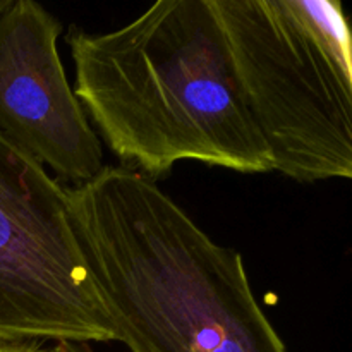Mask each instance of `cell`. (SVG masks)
I'll use <instances>...</instances> for the list:
<instances>
[{
	"label": "cell",
	"mask_w": 352,
	"mask_h": 352,
	"mask_svg": "<svg viewBox=\"0 0 352 352\" xmlns=\"http://www.w3.org/2000/svg\"><path fill=\"white\" fill-rule=\"evenodd\" d=\"M62 24L38 2L0 14V134L58 179L81 186L103 168V146L58 55Z\"/></svg>",
	"instance_id": "5"
},
{
	"label": "cell",
	"mask_w": 352,
	"mask_h": 352,
	"mask_svg": "<svg viewBox=\"0 0 352 352\" xmlns=\"http://www.w3.org/2000/svg\"><path fill=\"white\" fill-rule=\"evenodd\" d=\"M274 170L352 177V40L340 0H212Z\"/></svg>",
	"instance_id": "3"
},
{
	"label": "cell",
	"mask_w": 352,
	"mask_h": 352,
	"mask_svg": "<svg viewBox=\"0 0 352 352\" xmlns=\"http://www.w3.org/2000/svg\"><path fill=\"white\" fill-rule=\"evenodd\" d=\"M67 198L96 291L131 352H287L243 256L155 181L105 167Z\"/></svg>",
	"instance_id": "2"
},
{
	"label": "cell",
	"mask_w": 352,
	"mask_h": 352,
	"mask_svg": "<svg viewBox=\"0 0 352 352\" xmlns=\"http://www.w3.org/2000/svg\"><path fill=\"white\" fill-rule=\"evenodd\" d=\"M0 352H43L40 342H0Z\"/></svg>",
	"instance_id": "6"
},
{
	"label": "cell",
	"mask_w": 352,
	"mask_h": 352,
	"mask_svg": "<svg viewBox=\"0 0 352 352\" xmlns=\"http://www.w3.org/2000/svg\"><path fill=\"white\" fill-rule=\"evenodd\" d=\"M43 352H95L88 342H54L50 349Z\"/></svg>",
	"instance_id": "7"
},
{
	"label": "cell",
	"mask_w": 352,
	"mask_h": 352,
	"mask_svg": "<svg viewBox=\"0 0 352 352\" xmlns=\"http://www.w3.org/2000/svg\"><path fill=\"white\" fill-rule=\"evenodd\" d=\"M74 95L122 162L148 179L179 162L274 170L212 0H160L109 33L69 36Z\"/></svg>",
	"instance_id": "1"
},
{
	"label": "cell",
	"mask_w": 352,
	"mask_h": 352,
	"mask_svg": "<svg viewBox=\"0 0 352 352\" xmlns=\"http://www.w3.org/2000/svg\"><path fill=\"white\" fill-rule=\"evenodd\" d=\"M113 342L67 188L0 134V342Z\"/></svg>",
	"instance_id": "4"
},
{
	"label": "cell",
	"mask_w": 352,
	"mask_h": 352,
	"mask_svg": "<svg viewBox=\"0 0 352 352\" xmlns=\"http://www.w3.org/2000/svg\"><path fill=\"white\" fill-rule=\"evenodd\" d=\"M10 3H12V0H0V14H2L3 10L10 6Z\"/></svg>",
	"instance_id": "8"
}]
</instances>
